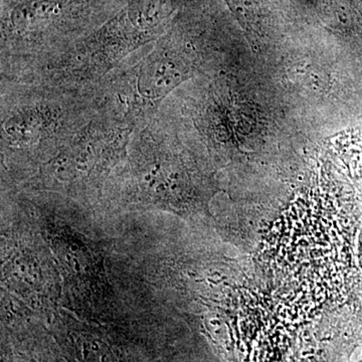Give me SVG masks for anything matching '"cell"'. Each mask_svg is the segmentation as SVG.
<instances>
[{
    "label": "cell",
    "instance_id": "1",
    "mask_svg": "<svg viewBox=\"0 0 362 362\" xmlns=\"http://www.w3.org/2000/svg\"><path fill=\"white\" fill-rule=\"evenodd\" d=\"M132 134L126 123L90 122L35 161L26 187L78 201L97 197L127 156Z\"/></svg>",
    "mask_w": 362,
    "mask_h": 362
}]
</instances>
